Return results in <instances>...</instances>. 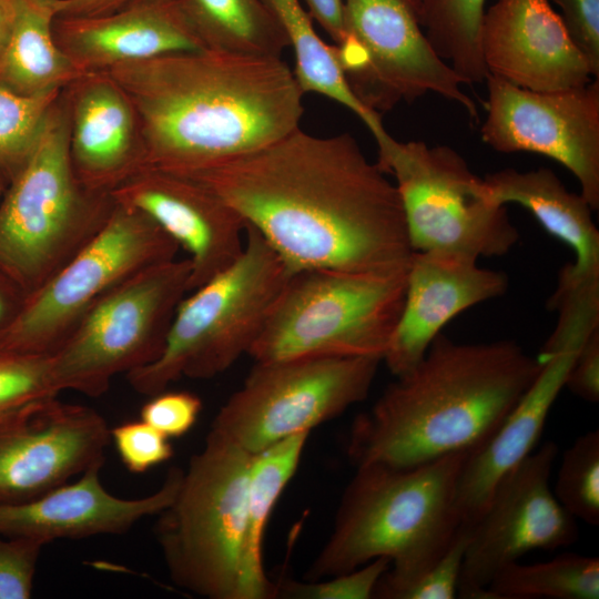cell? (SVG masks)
Here are the masks:
<instances>
[{
  "mask_svg": "<svg viewBox=\"0 0 599 599\" xmlns=\"http://www.w3.org/2000/svg\"><path fill=\"white\" fill-rule=\"evenodd\" d=\"M189 176L254 229L292 273H398L413 254L394 182L348 133L300 128L257 151Z\"/></svg>",
  "mask_w": 599,
  "mask_h": 599,
  "instance_id": "cell-1",
  "label": "cell"
},
{
  "mask_svg": "<svg viewBox=\"0 0 599 599\" xmlns=\"http://www.w3.org/2000/svg\"><path fill=\"white\" fill-rule=\"evenodd\" d=\"M130 97L144 167L202 171L285 138L300 128L303 94L281 58L203 49L105 70Z\"/></svg>",
  "mask_w": 599,
  "mask_h": 599,
  "instance_id": "cell-2",
  "label": "cell"
},
{
  "mask_svg": "<svg viewBox=\"0 0 599 599\" xmlns=\"http://www.w3.org/2000/svg\"><path fill=\"white\" fill-rule=\"evenodd\" d=\"M540 368L514 341L458 343L438 334L422 361L354 419L357 467L408 468L475 451L499 428Z\"/></svg>",
  "mask_w": 599,
  "mask_h": 599,
  "instance_id": "cell-3",
  "label": "cell"
},
{
  "mask_svg": "<svg viewBox=\"0 0 599 599\" xmlns=\"http://www.w3.org/2000/svg\"><path fill=\"white\" fill-rule=\"evenodd\" d=\"M470 453L408 468L357 466L306 578L325 579L386 558L390 567L373 598L396 599L443 556L459 530L456 489Z\"/></svg>",
  "mask_w": 599,
  "mask_h": 599,
  "instance_id": "cell-4",
  "label": "cell"
},
{
  "mask_svg": "<svg viewBox=\"0 0 599 599\" xmlns=\"http://www.w3.org/2000/svg\"><path fill=\"white\" fill-rule=\"evenodd\" d=\"M114 204L75 176L62 90L1 199L0 271L27 298L98 234Z\"/></svg>",
  "mask_w": 599,
  "mask_h": 599,
  "instance_id": "cell-5",
  "label": "cell"
},
{
  "mask_svg": "<svg viewBox=\"0 0 599 599\" xmlns=\"http://www.w3.org/2000/svg\"><path fill=\"white\" fill-rule=\"evenodd\" d=\"M292 272L251 226L240 256L189 292L173 315L160 356L125 374L139 394L155 395L181 377L207 379L248 354Z\"/></svg>",
  "mask_w": 599,
  "mask_h": 599,
  "instance_id": "cell-6",
  "label": "cell"
},
{
  "mask_svg": "<svg viewBox=\"0 0 599 599\" xmlns=\"http://www.w3.org/2000/svg\"><path fill=\"white\" fill-rule=\"evenodd\" d=\"M406 271L292 273L247 355L254 362L296 357L383 361L403 308Z\"/></svg>",
  "mask_w": 599,
  "mask_h": 599,
  "instance_id": "cell-7",
  "label": "cell"
},
{
  "mask_svg": "<svg viewBox=\"0 0 599 599\" xmlns=\"http://www.w3.org/2000/svg\"><path fill=\"white\" fill-rule=\"evenodd\" d=\"M254 455L207 434L183 470L155 535L172 580L209 599H237Z\"/></svg>",
  "mask_w": 599,
  "mask_h": 599,
  "instance_id": "cell-8",
  "label": "cell"
},
{
  "mask_svg": "<svg viewBox=\"0 0 599 599\" xmlns=\"http://www.w3.org/2000/svg\"><path fill=\"white\" fill-rule=\"evenodd\" d=\"M376 164L398 191L413 251L446 252L479 260L506 255L519 233L485 180L447 145L377 142Z\"/></svg>",
  "mask_w": 599,
  "mask_h": 599,
  "instance_id": "cell-9",
  "label": "cell"
},
{
  "mask_svg": "<svg viewBox=\"0 0 599 599\" xmlns=\"http://www.w3.org/2000/svg\"><path fill=\"white\" fill-rule=\"evenodd\" d=\"M190 276L189 258H174L143 268L98 300L50 355L58 392L99 397L116 375L155 361Z\"/></svg>",
  "mask_w": 599,
  "mask_h": 599,
  "instance_id": "cell-10",
  "label": "cell"
},
{
  "mask_svg": "<svg viewBox=\"0 0 599 599\" xmlns=\"http://www.w3.org/2000/svg\"><path fill=\"white\" fill-rule=\"evenodd\" d=\"M114 203L98 234L0 329V352L53 354L104 294L143 268L176 258L180 246L151 217Z\"/></svg>",
  "mask_w": 599,
  "mask_h": 599,
  "instance_id": "cell-11",
  "label": "cell"
},
{
  "mask_svg": "<svg viewBox=\"0 0 599 599\" xmlns=\"http://www.w3.org/2000/svg\"><path fill=\"white\" fill-rule=\"evenodd\" d=\"M378 357H296L255 362L215 415L210 434L255 455L363 402Z\"/></svg>",
  "mask_w": 599,
  "mask_h": 599,
  "instance_id": "cell-12",
  "label": "cell"
},
{
  "mask_svg": "<svg viewBox=\"0 0 599 599\" xmlns=\"http://www.w3.org/2000/svg\"><path fill=\"white\" fill-rule=\"evenodd\" d=\"M346 38L335 45L354 94L379 115L436 93L477 119L463 79L433 49L414 0H344Z\"/></svg>",
  "mask_w": 599,
  "mask_h": 599,
  "instance_id": "cell-13",
  "label": "cell"
},
{
  "mask_svg": "<svg viewBox=\"0 0 599 599\" xmlns=\"http://www.w3.org/2000/svg\"><path fill=\"white\" fill-rule=\"evenodd\" d=\"M557 455V445L546 441L499 479L470 527L457 597L490 599L488 586L500 569L529 551L555 550L578 539L576 519L550 488Z\"/></svg>",
  "mask_w": 599,
  "mask_h": 599,
  "instance_id": "cell-14",
  "label": "cell"
},
{
  "mask_svg": "<svg viewBox=\"0 0 599 599\" xmlns=\"http://www.w3.org/2000/svg\"><path fill=\"white\" fill-rule=\"evenodd\" d=\"M485 144L501 153L532 152L554 159L578 180L582 196L599 209V80L560 91L516 87L486 78Z\"/></svg>",
  "mask_w": 599,
  "mask_h": 599,
  "instance_id": "cell-15",
  "label": "cell"
},
{
  "mask_svg": "<svg viewBox=\"0 0 599 599\" xmlns=\"http://www.w3.org/2000/svg\"><path fill=\"white\" fill-rule=\"evenodd\" d=\"M111 440L105 419L57 396L0 418V504H19L104 464Z\"/></svg>",
  "mask_w": 599,
  "mask_h": 599,
  "instance_id": "cell-16",
  "label": "cell"
},
{
  "mask_svg": "<svg viewBox=\"0 0 599 599\" xmlns=\"http://www.w3.org/2000/svg\"><path fill=\"white\" fill-rule=\"evenodd\" d=\"M595 329L582 317L557 318L538 357L540 368L535 379L496 433L471 451L463 466L456 489L463 525L476 522L499 479L534 450L581 344Z\"/></svg>",
  "mask_w": 599,
  "mask_h": 599,
  "instance_id": "cell-17",
  "label": "cell"
},
{
  "mask_svg": "<svg viewBox=\"0 0 599 599\" xmlns=\"http://www.w3.org/2000/svg\"><path fill=\"white\" fill-rule=\"evenodd\" d=\"M110 195L146 214L185 250L191 263L189 292L231 265L243 251L245 222L189 176L144 167Z\"/></svg>",
  "mask_w": 599,
  "mask_h": 599,
  "instance_id": "cell-18",
  "label": "cell"
},
{
  "mask_svg": "<svg viewBox=\"0 0 599 599\" xmlns=\"http://www.w3.org/2000/svg\"><path fill=\"white\" fill-rule=\"evenodd\" d=\"M480 47L488 74L551 92L588 84L589 63L548 0H497L484 14Z\"/></svg>",
  "mask_w": 599,
  "mask_h": 599,
  "instance_id": "cell-19",
  "label": "cell"
},
{
  "mask_svg": "<svg viewBox=\"0 0 599 599\" xmlns=\"http://www.w3.org/2000/svg\"><path fill=\"white\" fill-rule=\"evenodd\" d=\"M477 262L455 253L413 252L403 308L383 357L395 377L422 361L450 319L507 292V274Z\"/></svg>",
  "mask_w": 599,
  "mask_h": 599,
  "instance_id": "cell-20",
  "label": "cell"
},
{
  "mask_svg": "<svg viewBox=\"0 0 599 599\" xmlns=\"http://www.w3.org/2000/svg\"><path fill=\"white\" fill-rule=\"evenodd\" d=\"M103 464L88 468L72 484H63L19 504H0V535L26 537L43 545L55 539L120 535L144 517L158 515L174 499L183 470L173 467L152 495L124 499L101 484Z\"/></svg>",
  "mask_w": 599,
  "mask_h": 599,
  "instance_id": "cell-21",
  "label": "cell"
},
{
  "mask_svg": "<svg viewBox=\"0 0 599 599\" xmlns=\"http://www.w3.org/2000/svg\"><path fill=\"white\" fill-rule=\"evenodd\" d=\"M73 171L87 189L111 194L144 166L135 108L106 72H87L63 89Z\"/></svg>",
  "mask_w": 599,
  "mask_h": 599,
  "instance_id": "cell-22",
  "label": "cell"
},
{
  "mask_svg": "<svg viewBox=\"0 0 599 599\" xmlns=\"http://www.w3.org/2000/svg\"><path fill=\"white\" fill-rule=\"evenodd\" d=\"M58 47L84 72L206 49L179 0H133L95 17H54Z\"/></svg>",
  "mask_w": 599,
  "mask_h": 599,
  "instance_id": "cell-23",
  "label": "cell"
},
{
  "mask_svg": "<svg viewBox=\"0 0 599 599\" xmlns=\"http://www.w3.org/2000/svg\"><path fill=\"white\" fill-rule=\"evenodd\" d=\"M484 180L496 203L524 206L549 234L569 246L578 270L599 272V232L593 210L581 193L568 191L554 171L504 169Z\"/></svg>",
  "mask_w": 599,
  "mask_h": 599,
  "instance_id": "cell-24",
  "label": "cell"
},
{
  "mask_svg": "<svg viewBox=\"0 0 599 599\" xmlns=\"http://www.w3.org/2000/svg\"><path fill=\"white\" fill-rule=\"evenodd\" d=\"M14 19L0 51V87L23 97L61 91L84 73L58 47L53 2L13 0Z\"/></svg>",
  "mask_w": 599,
  "mask_h": 599,
  "instance_id": "cell-25",
  "label": "cell"
},
{
  "mask_svg": "<svg viewBox=\"0 0 599 599\" xmlns=\"http://www.w3.org/2000/svg\"><path fill=\"white\" fill-rule=\"evenodd\" d=\"M308 436V432L295 434L253 457L246 495L237 599L275 597V585L268 580L264 570V535L278 498L300 466Z\"/></svg>",
  "mask_w": 599,
  "mask_h": 599,
  "instance_id": "cell-26",
  "label": "cell"
},
{
  "mask_svg": "<svg viewBox=\"0 0 599 599\" xmlns=\"http://www.w3.org/2000/svg\"><path fill=\"white\" fill-rule=\"evenodd\" d=\"M295 54L294 75L305 92L325 95L355 113L376 142L388 135L380 115L368 109L352 91L337 60L335 45L324 42L300 0H262Z\"/></svg>",
  "mask_w": 599,
  "mask_h": 599,
  "instance_id": "cell-27",
  "label": "cell"
},
{
  "mask_svg": "<svg viewBox=\"0 0 599 599\" xmlns=\"http://www.w3.org/2000/svg\"><path fill=\"white\" fill-rule=\"evenodd\" d=\"M206 49L281 58L288 41L262 0H179Z\"/></svg>",
  "mask_w": 599,
  "mask_h": 599,
  "instance_id": "cell-28",
  "label": "cell"
},
{
  "mask_svg": "<svg viewBox=\"0 0 599 599\" xmlns=\"http://www.w3.org/2000/svg\"><path fill=\"white\" fill-rule=\"evenodd\" d=\"M424 32L435 52L466 84L488 77L480 34L485 0H414Z\"/></svg>",
  "mask_w": 599,
  "mask_h": 599,
  "instance_id": "cell-29",
  "label": "cell"
},
{
  "mask_svg": "<svg viewBox=\"0 0 599 599\" xmlns=\"http://www.w3.org/2000/svg\"><path fill=\"white\" fill-rule=\"evenodd\" d=\"M490 599H598L599 559L566 552L545 562H511L488 586Z\"/></svg>",
  "mask_w": 599,
  "mask_h": 599,
  "instance_id": "cell-30",
  "label": "cell"
},
{
  "mask_svg": "<svg viewBox=\"0 0 599 599\" xmlns=\"http://www.w3.org/2000/svg\"><path fill=\"white\" fill-rule=\"evenodd\" d=\"M554 495L576 519L599 525V432H587L566 449Z\"/></svg>",
  "mask_w": 599,
  "mask_h": 599,
  "instance_id": "cell-31",
  "label": "cell"
},
{
  "mask_svg": "<svg viewBox=\"0 0 599 599\" xmlns=\"http://www.w3.org/2000/svg\"><path fill=\"white\" fill-rule=\"evenodd\" d=\"M61 92L23 97L0 87V172L8 180L28 159Z\"/></svg>",
  "mask_w": 599,
  "mask_h": 599,
  "instance_id": "cell-32",
  "label": "cell"
},
{
  "mask_svg": "<svg viewBox=\"0 0 599 599\" xmlns=\"http://www.w3.org/2000/svg\"><path fill=\"white\" fill-rule=\"evenodd\" d=\"M59 394L50 355L0 352V418L34 400Z\"/></svg>",
  "mask_w": 599,
  "mask_h": 599,
  "instance_id": "cell-33",
  "label": "cell"
},
{
  "mask_svg": "<svg viewBox=\"0 0 599 599\" xmlns=\"http://www.w3.org/2000/svg\"><path fill=\"white\" fill-rule=\"evenodd\" d=\"M390 567L386 558L374 559L352 571L319 580H286L275 585V597L295 599H369L375 587Z\"/></svg>",
  "mask_w": 599,
  "mask_h": 599,
  "instance_id": "cell-34",
  "label": "cell"
},
{
  "mask_svg": "<svg viewBox=\"0 0 599 599\" xmlns=\"http://www.w3.org/2000/svg\"><path fill=\"white\" fill-rule=\"evenodd\" d=\"M110 437L120 460L133 474H143L174 455L170 438L142 419L116 425Z\"/></svg>",
  "mask_w": 599,
  "mask_h": 599,
  "instance_id": "cell-35",
  "label": "cell"
},
{
  "mask_svg": "<svg viewBox=\"0 0 599 599\" xmlns=\"http://www.w3.org/2000/svg\"><path fill=\"white\" fill-rule=\"evenodd\" d=\"M470 527L461 525L443 556L418 579L400 590L396 599H454L469 538Z\"/></svg>",
  "mask_w": 599,
  "mask_h": 599,
  "instance_id": "cell-36",
  "label": "cell"
},
{
  "mask_svg": "<svg viewBox=\"0 0 599 599\" xmlns=\"http://www.w3.org/2000/svg\"><path fill=\"white\" fill-rule=\"evenodd\" d=\"M43 546L31 538L0 535V599L31 598Z\"/></svg>",
  "mask_w": 599,
  "mask_h": 599,
  "instance_id": "cell-37",
  "label": "cell"
},
{
  "mask_svg": "<svg viewBox=\"0 0 599 599\" xmlns=\"http://www.w3.org/2000/svg\"><path fill=\"white\" fill-rule=\"evenodd\" d=\"M202 399L186 390H162L150 396L141 407L140 419L166 437L184 436L195 425L202 412Z\"/></svg>",
  "mask_w": 599,
  "mask_h": 599,
  "instance_id": "cell-38",
  "label": "cell"
},
{
  "mask_svg": "<svg viewBox=\"0 0 599 599\" xmlns=\"http://www.w3.org/2000/svg\"><path fill=\"white\" fill-rule=\"evenodd\" d=\"M561 11L560 18L572 41L587 59L591 74L599 78V0H548Z\"/></svg>",
  "mask_w": 599,
  "mask_h": 599,
  "instance_id": "cell-39",
  "label": "cell"
},
{
  "mask_svg": "<svg viewBox=\"0 0 599 599\" xmlns=\"http://www.w3.org/2000/svg\"><path fill=\"white\" fill-rule=\"evenodd\" d=\"M565 387L588 403L599 400V327L581 344L568 372Z\"/></svg>",
  "mask_w": 599,
  "mask_h": 599,
  "instance_id": "cell-40",
  "label": "cell"
},
{
  "mask_svg": "<svg viewBox=\"0 0 599 599\" xmlns=\"http://www.w3.org/2000/svg\"><path fill=\"white\" fill-rule=\"evenodd\" d=\"M311 18L339 45L346 38L344 0H304Z\"/></svg>",
  "mask_w": 599,
  "mask_h": 599,
  "instance_id": "cell-41",
  "label": "cell"
},
{
  "mask_svg": "<svg viewBox=\"0 0 599 599\" xmlns=\"http://www.w3.org/2000/svg\"><path fill=\"white\" fill-rule=\"evenodd\" d=\"M133 0H54L55 17H95L111 13Z\"/></svg>",
  "mask_w": 599,
  "mask_h": 599,
  "instance_id": "cell-42",
  "label": "cell"
},
{
  "mask_svg": "<svg viewBox=\"0 0 599 599\" xmlns=\"http://www.w3.org/2000/svg\"><path fill=\"white\" fill-rule=\"evenodd\" d=\"M24 300L23 293L0 271V329L17 315Z\"/></svg>",
  "mask_w": 599,
  "mask_h": 599,
  "instance_id": "cell-43",
  "label": "cell"
},
{
  "mask_svg": "<svg viewBox=\"0 0 599 599\" xmlns=\"http://www.w3.org/2000/svg\"><path fill=\"white\" fill-rule=\"evenodd\" d=\"M14 19V1L0 0V51L10 35Z\"/></svg>",
  "mask_w": 599,
  "mask_h": 599,
  "instance_id": "cell-44",
  "label": "cell"
},
{
  "mask_svg": "<svg viewBox=\"0 0 599 599\" xmlns=\"http://www.w3.org/2000/svg\"><path fill=\"white\" fill-rule=\"evenodd\" d=\"M4 179H7L1 172H0V202L3 196V193L6 191L4 189Z\"/></svg>",
  "mask_w": 599,
  "mask_h": 599,
  "instance_id": "cell-45",
  "label": "cell"
},
{
  "mask_svg": "<svg viewBox=\"0 0 599 599\" xmlns=\"http://www.w3.org/2000/svg\"><path fill=\"white\" fill-rule=\"evenodd\" d=\"M39 3H51L53 0H31Z\"/></svg>",
  "mask_w": 599,
  "mask_h": 599,
  "instance_id": "cell-46",
  "label": "cell"
}]
</instances>
